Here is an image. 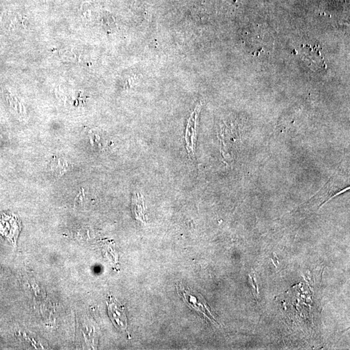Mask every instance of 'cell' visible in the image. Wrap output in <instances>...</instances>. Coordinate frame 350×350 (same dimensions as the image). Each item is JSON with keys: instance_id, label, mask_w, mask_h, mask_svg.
Listing matches in <instances>:
<instances>
[{"instance_id": "obj_5", "label": "cell", "mask_w": 350, "mask_h": 350, "mask_svg": "<svg viewBox=\"0 0 350 350\" xmlns=\"http://www.w3.org/2000/svg\"><path fill=\"white\" fill-rule=\"evenodd\" d=\"M132 210L134 218L143 223L145 221V208L142 195L135 193L132 198Z\"/></svg>"}, {"instance_id": "obj_3", "label": "cell", "mask_w": 350, "mask_h": 350, "mask_svg": "<svg viewBox=\"0 0 350 350\" xmlns=\"http://www.w3.org/2000/svg\"><path fill=\"white\" fill-rule=\"evenodd\" d=\"M108 312L116 327L122 331L127 330L128 321L123 306L113 296L109 297Z\"/></svg>"}, {"instance_id": "obj_4", "label": "cell", "mask_w": 350, "mask_h": 350, "mask_svg": "<svg viewBox=\"0 0 350 350\" xmlns=\"http://www.w3.org/2000/svg\"><path fill=\"white\" fill-rule=\"evenodd\" d=\"M197 110L193 113L192 117L189 119L188 126H187L185 140L186 149L191 156H194L195 139H196V125L197 118Z\"/></svg>"}, {"instance_id": "obj_2", "label": "cell", "mask_w": 350, "mask_h": 350, "mask_svg": "<svg viewBox=\"0 0 350 350\" xmlns=\"http://www.w3.org/2000/svg\"><path fill=\"white\" fill-rule=\"evenodd\" d=\"M21 230V223L14 215L3 214L0 216V235L16 244Z\"/></svg>"}, {"instance_id": "obj_1", "label": "cell", "mask_w": 350, "mask_h": 350, "mask_svg": "<svg viewBox=\"0 0 350 350\" xmlns=\"http://www.w3.org/2000/svg\"><path fill=\"white\" fill-rule=\"evenodd\" d=\"M177 289L178 293L181 296L182 299L190 308L195 309L197 312L207 317L210 321H216L214 315H212L208 306L207 302L202 295L192 292L188 287H184L182 284H178Z\"/></svg>"}, {"instance_id": "obj_6", "label": "cell", "mask_w": 350, "mask_h": 350, "mask_svg": "<svg viewBox=\"0 0 350 350\" xmlns=\"http://www.w3.org/2000/svg\"><path fill=\"white\" fill-rule=\"evenodd\" d=\"M304 53L305 58L307 61L312 58V59L309 61L311 65L315 66L317 69L323 68V66L324 65V60L321 53L317 49H306V50H304Z\"/></svg>"}]
</instances>
